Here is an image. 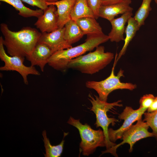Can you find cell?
I'll list each match as a JSON object with an SVG mask.
<instances>
[{
	"label": "cell",
	"mask_w": 157,
	"mask_h": 157,
	"mask_svg": "<svg viewBox=\"0 0 157 157\" xmlns=\"http://www.w3.org/2000/svg\"><path fill=\"white\" fill-rule=\"evenodd\" d=\"M0 28L4 37L3 44L11 56L25 58L30 55L41 34L35 28L29 27H24L18 31H12L4 23L0 24Z\"/></svg>",
	"instance_id": "cell-1"
},
{
	"label": "cell",
	"mask_w": 157,
	"mask_h": 157,
	"mask_svg": "<svg viewBox=\"0 0 157 157\" xmlns=\"http://www.w3.org/2000/svg\"><path fill=\"white\" fill-rule=\"evenodd\" d=\"M109 40L108 35L104 34L87 37L85 41L79 45L55 52L49 59L48 64L55 69L64 70L67 68V65L71 60L93 50Z\"/></svg>",
	"instance_id": "cell-2"
},
{
	"label": "cell",
	"mask_w": 157,
	"mask_h": 157,
	"mask_svg": "<svg viewBox=\"0 0 157 157\" xmlns=\"http://www.w3.org/2000/svg\"><path fill=\"white\" fill-rule=\"evenodd\" d=\"M114 54L105 52L104 47L99 46L92 52L81 55L71 60L67 68H71L83 73L92 74L103 69L112 61Z\"/></svg>",
	"instance_id": "cell-3"
},
{
	"label": "cell",
	"mask_w": 157,
	"mask_h": 157,
	"mask_svg": "<svg viewBox=\"0 0 157 157\" xmlns=\"http://www.w3.org/2000/svg\"><path fill=\"white\" fill-rule=\"evenodd\" d=\"M88 96V99L92 105L90 109L96 116V120L95 125L97 127H100L102 128L105 137L106 150L108 149L116 144L109 139L108 126L110 124L114 126L119 120L114 117H108L107 113L115 107L122 106V104L120 103L122 101L119 100L113 103H108L101 100L95 95L93 96L91 93H90Z\"/></svg>",
	"instance_id": "cell-4"
},
{
	"label": "cell",
	"mask_w": 157,
	"mask_h": 157,
	"mask_svg": "<svg viewBox=\"0 0 157 157\" xmlns=\"http://www.w3.org/2000/svg\"><path fill=\"white\" fill-rule=\"evenodd\" d=\"M67 123L78 130L81 139L80 151L84 156H88L92 154L98 147H106L105 136L101 129L94 130L87 124H83L80 119H75L71 117Z\"/></svg>",
	"instance_id": "cell-5"
},
{
	"label": "cell",
	"mask_w": 157,
	"mask_h": 157,
	"mask_svg": "<svg viewBox=\"0 0 157 157\" xmlns=\"http://www.w3.org/2000/svg\"><path fill=\"white\" fill-rule=\"evenodd\" d=\"M116 63L115 60L110 76L104 80L100 81H88L86 87L95 90L101 100L107 101L109 94L112 91L118 89H126L133 90L137 88V85L130 83L122 82L120 80L124 77V71L120 69L117 75L114 73V69Z\"/></svg>",
	"instance_id": "cell-6"
},
{
	"label": "cell",
	"mask_w": 157,
	"mask_h": 157,
	"mask_svg": "<svg viewBox=\"0 0 157 157\" xmlns=\"http://www.w3.org/2000/svg\"><path fill=\"white\" fill-rule=\"evenodd\" d=\"M149 127L148 124L142 120V118L139 119L135 124L132 125L124 132L122 138L123 141L121 143L102 151L101 154L110 153L115 157H118L116 153L117 149L125 143H127L129 145V152H132L134 145L138 141L148 137H154L152 132L149 131Z\"/></svg>",
	"instance_id": "cell-7"
},
{
	"label": "cell",
	"mask_w": 157,
	"mask_h": 157,
	"mask_svg": "<svg viewBox=\"0 0 157 157\" xmlns=\"http://www.w3.org/2000/svg\"><path fill=\"white\" fill-rule=\"evenodd\" d=\"M3 38L0 37V58L4 63L3 66L0 67L2 71H15L18 72L22 76L24 84H28L27 76L29 74L40 75V73L34 66H26L23 63L25 58L14 56H9L6 52L3 42Z\"/></svg>",
	"instance_id": "cell-8"
},
{
	"label": "cell",
	"mask_w": 157,
	"mask_h": 157,
	"mask_svg": "<svg viewBox=\"0 0 157 157\" xmlns=\"http://www.w3.org/2000/svg\"><path fill=\"white\" fill-rule=\"evenodd\" d=\"M147 109L139 107L136 110L131 107L126 106L118 116V118L123 120L122 125L118 129H108V136L109 140L114 142L117 140L121 139L124 132L131 126L133 124L142 118V116Z\"/></svg>",
	"instance_id": "cell-9"
},
{
	"label": "cell",
	"mask_w": 157,
	"mask_h": 157,
	"mask_svg": "<svg viewBox=\"0 0 157 157\" xmlns=\"http://www.w3.org/2000/svg\"><path fill=\"white\" fill-rule=\"evenodd\" d=\"M64 27L59 28L50 33H41L38 42L44 44L51 49L53 53L59 50L72 47L64 38Z\"/></svg>",
	"instance_id": "cell-10"
},
{
	"label": "cell",
	"mask_w": 157,
	"mask_h": 157,
	"mask_svg": "<svg viewBox=\"0 0 157 157\" xmlns=\"http://www.w3.org/2000/svg\"><path fill=\"white\" fill-rule=\"evenodd\" d=\"M43 14L38 18L34 24L41 33H50L59 28L57 9L53 5H50L43 11Z\"/></svg>",
	"instance_id": "cell-11"
},
{
	"label": "cell",
	"mask_w": 157,
	"mask_h": 157,
	"mask_svg": "<svg viewBox=\"0 0 157 157\" xmlns=\"http://www.w3.org/2000/svg\"><path fill=\"white\" fill-rule=\"evenodd\" d=\"M53 53L47 45L38 42L30 55L26 58L30 62L31 66H39L42 72H43L49 59Z\"/></svg>",
	"instance_id": "cell-12"
},
{
	"label": "cell",
	"mask_w": 157,
	"mask_h": 157,
	"mask_svg": "<svg viewBox=\"0 0 157 157\" xmlns=\"http://www.w3.org/2000/svg\"><path fill=\"white\" fill-rule=\"evenodd\" d=\"M131 0H123L122 1L109 5H102L99 11V17L110 21L119 14H123L129 11H133V8L130 4Z\"/></svg>",
	"instance_id": "cell-13"
},
{
	"label": "cell",
	"mask_w": 157,
	"mask_h": 157,
	"mask_svg": "<svg viewBox=\"0 0 157 157\" xmlns=\"http://www.w3.org/2000/svg\"><path fill=\"white\" fill-rule=\"evenodd\" d=\"M132 11H129L123 14L119 17L114 18L110 22L112 28L108 36L111 42H119L124 40V34L125 25L129 19L133 15Z\"/></svg>",
	"instance_id": "cell-14"
},
{
	"label": "cell",
	"mask_w": 157,
	"mask_h": 157,
	"mask_svg": "<svg viewBox=\"0 0 157 157\" xmlns=\"http://www.w3.org/2000/svg\"><path fill=\"white\" fill-rule=\"evenodd\" d=\"M76 0H61L53 2H47V5H53L57 7L59 28L64 27L71 19V14Z\"/></svg>",
	"instance_id": "cell-15"
},
{
	"label": "cell",
	"mask_w": 157,
	"mask_h": 157,
	"mask_svg": "<svg viewBox=\"0 0 157 157\" xmlns=\"http://www.w3.org/2000/svg\"><path fill=\"white\" fill-rule=\"evenodd\" d=\"M95 18L85 17L75 21L84 35L87 37L100 35L104 33L99 24Z\"/></svg>",
	"instance_id": "cell-16"
},
{
	"label": "cell",
	"mask_w": 157,
	"mask_h": 157,
	"mask_svg": "<svg viewBox=\"0 0 157 157\" xmlns=\"http://www.w3.org/2000/svg\"><path fill=\"white\" fill-rule=\"evenodd\" d=\"M127 23V24L125 31L126 36L124 40V44L116 59V63L121 57L125 54L130 42L140 28L137 22L133 17H130L128 20Z\"/></svg>",
	"instance_id": "cell-17"
},
{
	"label": "cell",
	"mask_w": 157,
	"mask_h": 157,
	"mask_svg": "<svg viewBox=\"0 0 157 157\" xmlns=\"http://www.w3.org/2000/svg\"><path fill=\"white\" fill-rule=\"evenodd\" d=\"M64 27V38L71 45L78 41L84 35L76 21L72 19Z\"/></svg>",
	"instance_id": "cell-18"
},
{
	"label": "cell",
	"mask_w": 157,
	"mask_h": 157,
	"mask_svg": "<svg viewBox=\"0 0 157 157\" xmlns=\"http://www.w3.org/2000/svg\"><path fill=\"white\" fill-rule=\"evenodd\" d=\"M71 17L74 21L83 17L95 18L94 13L88 6L87 0H76L72 11Z\"/></svg>",
	"instance_id": "cell-19"
},
{
	"label": "cell",
	"mask_w": 157,
	"mask_h": 157,
	"mask_svg": "<svg viewBox=\"0 0 157 157\" xmlns=\"http://www.w3.org/2000/svg\"><path fill=\"white\" fill-rule=\"evenodd\" d=\"M12 6L19 11L18 14L24 17H35L38 18L42 15L44 13L42 10L39 9L32 10L25 6L21 0H0Z\"/></svg>",
	"instance_id": "cell-20"
},
{
	"label": "cell",
	"mask_w": 157,
	"mask_h": 157,
	"mask_svg": "<svg viewBox=\"0 0 157 157\" xmlns=\"http://www.w3.org/2000/svg\"><path fill=\"white\" fill-rule=\"evenodd\" d=\"M68 133L64 132L63 139L59 144L56 145H52L50 143L49 139L47 137L45 130L44 131L42 135L44 138L43 140L45 149L46 153L44 154L45 157H60L63 151L65 137Z\"/></svg>",
	"instance_id": "cell-21"
},
{
	"label": "cell",
	"mask_w": 157,
	"mask_h": 157,
	"mask_svg": "<svg viewBox=\"0 0 157 157\" xmlns=\"http://www.w3.org/2000/svg\"><path fill=\"white\" fill-rule=\"evenodd\" d=\"M152 0H142V4L133 17L139 27L144 25V21L151 10V3Z\"/></svg>",
	"instance_id": "cell-22"
},
{
	"label": "cell",
	"mask_w": 157,
	"mask_h": 157,
	"mask_svg": "<svg viewBox=\"0 0 157 157\" xmlns=\"http://www.w3.org/2000/svg\"><path fill=\"white\" fill-rule=\"evenodd\" d=\"M144 115L143 120L151 128L154 137L157 139V110L152 112H145Z\"/></svg>",
	"instance_id": "cell-23"
},
{
	"label": "cell",
	"mask_w": 157,
	"mask_h": 157,
	"mask_svg": "<svg viewBox=\"0 0 157 157\" xmlns=\"http://www.w3.org/2000/svg\"><path fill=\"white\" fill-rule=\"evenodd\" d=\"M155 97L152 94H146L140 98L139 101V107L144 108L147 110L151 105Z\"/></svg>",
	"instance_id": "cell-24"
},
{
	"label": "cell",
	"mask_w": 157,
	"mask_h": 157,
	"mask_svg": "<svg viewBox=\"0 0 157 157\" xmlns=\"http://www.w3.org/2000/svg\"><path fill=\"white\" fill-rule=\"evenodd\" d=\"M90 7L93 11L96 19L99 17V11L102 5V0H87Z\"/></svg>",
	"instance_id": "cell-25"
},
{
	"label": "cell",
	"mask_w": 157,
	"mask_h": 157,
	"mask_svg": "<svg viewBox=\"0 0 157 157\" xmlns=\"http://www.w3.org/2000/svg\"><path fill=\"white\" fill-rule=\"evenodd\" d=\"M32 6H37L43 10L46 9L48 7L46 0H21Z\"/></svg>",
	"instance_id": "cell-26"
},
{
	"label": "cell",
	"mask_w": 157,
	"mask_h": 157,
	"mask_svg": "<svg viewBox=\"0 0 157 157\" xmlns=\"http://www.w3.org/2000/svg\"><path fill=\"white\" fill-rule=\"evenodd\" d=\"M157 110V96L155 98L150 106L148 108L147 112H152Z\"/></svg>",
	"instance_id": "cell-27"
},
{
	"label": "cell",
	"mask_w": 157,
	"mask_h": 157,
	"mask_svg": "<svg viewBox=\"0 0 157 157\" xmlns=\"http://www.w3.org/2000/svg\"><path fill=\"white\" fill-rule=\"evenodd\" d=\"M123 0H102V5H107L120 2Z\"/></svg>",
	"instance_id": "cell-28"
},
{
	"label": "cell",
	"mask_w": 157,
	"mask_h": 157,
	"mask_svg": "<svg viewBox=\"0 0 157 157\" xmlns=\"http://www.w3.org/2000/svg\"><path fill=\"white\" fill-rule=\"evenodd\" d=\"M47 2H53L58 1V0H46Z\"/></svg>",
	"instance_id": "cell-29"
},
{
	"label": "cell",
	"mask_w": 157,
	"mask_h": 157,
	"mask_svg": "<svg viewBox=\"0 0 157 157\" xmlns=\"http://www.w3.org/2000/svg\"><path fill=\"white\" fill-rule=\"evenodd\" d=\"M155 3L157 4V0H154Z\"/></svg>",
	"instance_id": "cell-30"
}]
</instances>
